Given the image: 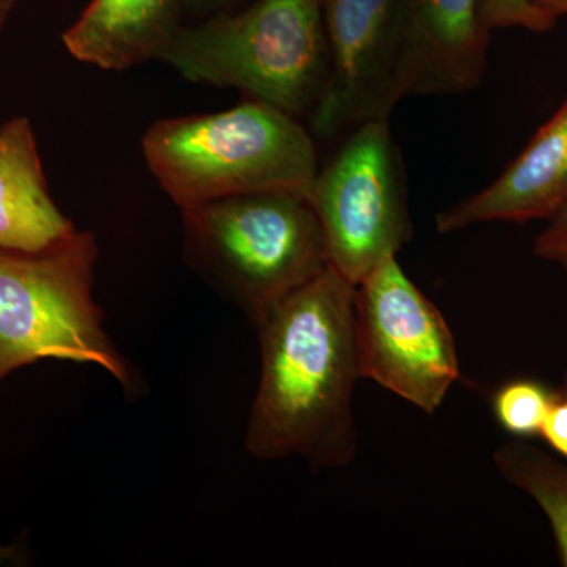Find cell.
Here are the masks:
<instances>
[{"instance_id":"cell-18","label":"cell","mask_w":567,"mask_h":567,"mask_svg":"<svg viewBox=\"0 0 567 567\" xmlns=\"http://www.w3.org/2000/svg\"><path fill=\"white\" fill-rule=\"evenodd\" d=\"M532 3L555 21H558L563 14H567V0H532Z\"/></svg>"},{"instance_id":"cell-3","label":"cell","mask_w":567,"mask_h":567,"mask_svg":"<svg viewBox=\"0 0 567 567\" xmlns=\"http://www.w3.org/2000/svg\"><path fill=\"white\" fill-rule=\"evenodd\" d=\"M158 61L185 80L237 89L311 118L330 73L322 0H252L233 13L181 25Z\"/></svg>"},{"instance_id":"cell-10","label":"cell","mask_w":567,"mask_h":567,"mask_svg":"<svg viewBox=\"0 0 567 567\" xmlns=\"http://www.w3.org/2000/svg\"><path fill=\"white\" fill-rule=\"evenodd\" d=\"M566 203L567 99L496 181L440 212L435 226L453 234L475 224L550 219Z\"/></svg>"},{"instance_id":"cell-5","label":"cell","mask_w":567,"mask_h":567,"mask_svg":"<svg viewBox=\"0 0 567 567\" xmlns=\"http://www.w3.org/2000/svg\"><path fill=\"white\" fill-rule=\"evenodd\" d=\"M96 260L95 235L85 230L47 251L0 248V383L25 365L70 361L102 368L126 394H140V377L93 298Z\"/></svg>"},{"instance_id":"cell-15","label":"cell","mask_w":567,"mask_h":567,"mask_svg":"<svg viewBox=\"0 0 567 567\" xmlns=\"http://www.w3.org/2000/svg\"><path fill=\"white\" fill-rule=\"evenodd\" d=\"M481 18L488 32L520 28L544 33L557 24L554 18L536 9L532 0H481Z\"/></svg>"},{"instance_id":"cell-16","label":"cell","mask_w":567,"mask_h":567,"mask_svg":"<svg viewBox=\"0 0 567 567\" xmlns=\"http://www.w3.org/2000/svg\"><path fill=\"white\" fill-rule=\"evenodd\" d=\"M536 257L567 271V203L550 219L533 246Z\"/></svg>"},{"instance_id":"cell-8","label":"cell","mask_w":567,"mask_h":567,"mask_svg":"<svg viewBox=\"0 0 567 567\" xmlns=\"http://www.w3.org/2000/svg\"><path fill=\"white\" fill-rule=\"evenodd\" d=\"M330 73L311 115L312 132L344 137L371 121H390L405 99L399 0H322Z\"/></svg>"},{"instance_id":"cell-12","label":"cell","mask_w":567,"mask_h":567,"mask_svg":"<svg viewBox=\"0 0 567 567\" xmlns=\"http://www.w3.org/2000/svg\"><path fill=\"white\" fill-rule=\"evenodd\" d=\"M185 0H92L63 33L76 61L123 71L158 59L181 28Z\"/></svg>"},{"instance_id":"cell-7","label":"cell","mask_w":567,"mask_h":567,"mask_svg":"<svg viewBox=\"0 0 567 567\" xmlns=\"http://www.w3.org/2000/svg\"><path fill=\"white\" fill-rule=\"evenodd\" d=\"M358 371L432 415L461 375L456 339L398 259L354 286Z\"/></svg>"},{"instance_id":"cell-1","label":"cell","mask_w":567,"mask_h":567,"mask_svg":"<svg viewBox=\"0 0 567 567\" xmlns=\"http://www.w3.org/2000/svg\"><path fill=\"white\" fill-rule=\"evenodd\" d=\"M260 379L245 447L259 461L301 457L346 468L358 453L354 286L328 265L256 322Z\"/></svg>"},{"instance_id":"cell-17","label":"cell","mask_w":567,"mask_h":567,"mask_svg":"<svg viewBox=\"0 0 567 567\" xmlns=\"http://www.w3.org/2000/svg\"><path fill=\"white\" fill-rule=\"evenodd\" d=\"M539 436L557 456L567 461V394L557 391Z\"/></svg>"},{"instance_id":"cell-9","label":"cell","mask_w":567,"mask_h":567,"mask_svg":"<svg viewBox=\"0 0 567 567\" xmlns=\"http://www.w3.org/2000/svg\"><path fill=\"white\" fill-rule=\"evenodd\" d=\"M406 96L475 91L487 69L491 32L481 0H399Z\"/></svg>"},{"instance_id":"cell-6","label":"cell","mask_w":567,"mask_h":567,"mask_svg":"<svg viewBox=\"0 0 567 567\" xmlns=\"http://www.w3.org/2000/svg\"><path fill=\"white\" fill-rule=\"evenodd\" d=\"M322 227L328 260L357 286L393 259L413 237L404 162L390 121H371L347 133L319 167L309 193Z\"/></svg>"},{"instance_id":"cell-11","label":"cell","mask_w":567,"mask_h":567,"mask_svg":"<svg viewBox=\"0 0 567 567\" xmlns=\"http://www.w3.org/2000/svg\"><path fill=\"white\" fill-rule=\"evenodd\" d=\"M76 233L52 199L31 121L10 118L0 126V248L47 251Z\"/></svg>"},{"instance_id":"cell-21","label":"cell","mask_w":567,"mask_h":567,"mask_svg":"<svg viewBox=\"0 0 567 567\" xmlns=\"http://www.w3.org/2000/svg\"><path fill=\"white\" fill-rule=\"evenodd\" d=\"M558 393L567 394V372L565 375V382H563V386L559 388Z\"/></svg>"},{"instance_id":"cell-14","label":"cell","mask_w":567,"mask_h":567,"mask_svg":"<svg viewBox=\"0 0 567 567\" xmlns=\"http://www.w3.org/2000/svg\"><path fill=\"white\" fill-rule=\"evenodd\" d=\"M555 395L557 391L537 380H513L503 383L492 395V412L496 423L514 439H536Z\"/></svg>"},{"instance_id":"cell-19","label":"cell","mask_w":567,"mask_h":567,"mask_svg":"<svg viewBox=\"0 0 567 567\" xmlns=\"http://www.w3.org/2000/svg\"><path fill=\"white\" fill-rule=\"evenodd\" d=\"M18 0H0V33L9 22L11 13H13L14 7H17Z\"/></svg>"},{"instance_id":"cell-4","label":"cell","mask_w":567,"mask_h":567,"mask_svg":"<svg viewBox=\"0 0 567 567\" xmlns=\"http://www.w3.org/2000/svg\"><path fill=\"white\" fill-rule=\"evenodd\" d=\"M186 262L254 323L330 265L308 197L245 194L182 210Z\"/></svg>"},{"instance_id":"cell-2","label":"cell","mask_w":567,"mask_h":567,"mask_svg":"<svg viewBox=\"0 0 567 567\" xmlns=\"http://www.w3.org/2000/svg\"><path fill=\"white\" fill-rule=\"evenodd\" d=\"M142 153L181 210L245 194L309 197L319 173L315 140L300 118L256 100L155 122Z\"/></svg>"},{"instance_id":"cell-20","label":"cell","mask_w":567,"mask_h":567,"mask_svg":"<svg viewBox=\"0 0 567 567\" xmlns=\"http://www.w3.org/2000/svg\"><path fill=\"white\" fill-rule=\"evenodd\" d=\"M223 0H185V9H192L194 11H208L213 10V7L221 6Z\"/></svg>"},{"instance_id":"cell-13","label":"cell","mask_w":567,"mask_h":567,"mask_svg":"<svg viewBox=\"0 0 567 567\" xmlns=\"http://www.w3.org/2000/svg\"><path fill=\"white\" fill-rule=\"evenodd\" d=\"M494 465L507 483L532 496L550 522L559 563L567 567V461L551 456L528 440L496 447Z\"/></svg>"}]
</instances>
